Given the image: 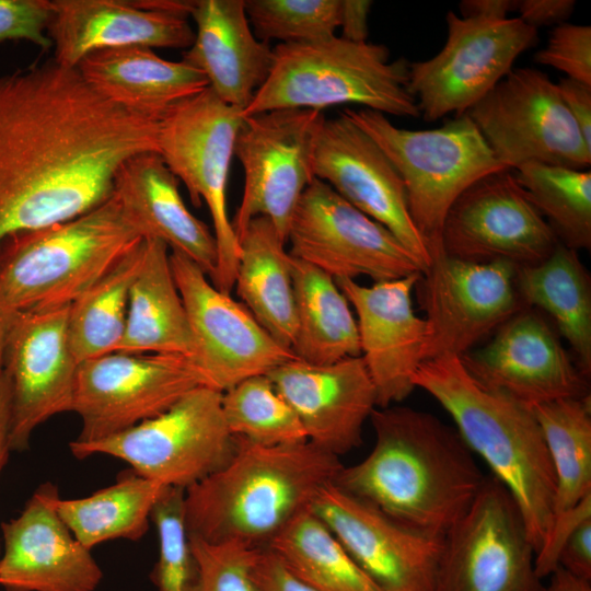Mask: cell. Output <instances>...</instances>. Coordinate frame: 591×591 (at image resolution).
Segmentation results:
<instances>
[{
	"label": "cell",
	"mask_w": 591,
	"mask_h": 591,
	"mask_svg": "<svg viewBox=\"0 0 591 591\" xmlns=\"http://www.w3.org/2000/svg\"><path fill=\"white\" fill-rule=\"evenodd\" d=\"M205 385L187 356L114 351L79 363L71 412L81 421L73 440L91 443L151 419Z\"/></svg>",
	"instance_id": "cell-11"
},
{
	"label": "cell",
	"mask_w": 591,
	"mask_h": 591,
	"mask_svg": "<svg viewBox=\"0 0 591 591\" xmlns=\"http://www.w3.org/2000/svg\"><path fill=\"white\" fill-rule=\"evenodd\" d=\"M50 18V0H0V42L27 40L49 49Z\"/></svg>",
	"instance_id": "cell-44"
},
{
	"label": "cell",
	"mask_w": 591,
	"mask_h": 591,
	"mask_svg": "<svg viewBox=\"0 0 591 591\" xmlns=\"http://www.w3.org/2000/svg\"><path fill=\"white\" fill-rule=\"evenodd\" d=\"M323 112L281 108L243 117L234 157L244 172L240 206L232 220L239 235L257 217L267 218L287 244L290 222L315 178L313 158Z\"/></svg>",
	"instance_id": "cell-12"
},
{
	"label": "cell",
	"mask_w": 591,
	"mask_h": 591,
	"mask_svg": "<svg viewBox=\"0 0 591 591\" xmlns=\"http://www.w3.org/2000/svg\"><path fill=\"white\" fill-rule=\"evenodd\" d=\"M54 60L76 68L89 54L117 47L188 49L192 1L50 0Z\"/></svg>",
	"instance_id": "cell-23"
},
{
	"label": "cell",
	"mask_w": 591,
	"mask_h": 591,
	"mask_svg": "<svg viewBox=\"0 0 591 591\" xmlns=\"http://www.w3.org/2000/svg\"><path fill=\"white\" fill-rule=\"evenodd\" d=\"M146 241L141 239L69 305V340L79 362L117 351L126 328L130 289Z\"/></svg>",
	"instance_id": "cell-35"
},
{
	"label": "cell",
	"mask_w": 591,
	"mask_h": 591,
	"mask_svg": "<svg viewBox=\"0 0 591 591\" xmlns=\"http://www.w3.org/2000/svg\"><path fill=\"white\" fill-rule=\"evenodd\" d=\"M559 95L591 150V86L563 78L557 83Z\"/></svg>",
	"instance_id": "cell-48"
},
{
	"label": "cell",
	"mask_w": 591,
	"mask_h": 591,
	"mask_svg": "<svg viewBox=\"0 0 591 591\" xmlns=\"http://www.w3.org/2000/svg\"><path fill=\"white\" fill-rule=\"evenodd\" d=\"M0 558H1V545H0Z\"/></svg>",
	"instance_id": "cell-55"
},
{
	"label": "cell",
	"mask_w": 591,
	"mask_h": 591,
	"mask_svg": "<svg viewBox=\"0 0 591 591\" xmlns=\"http://www.w3.org/2000/svg\"><path fill=\"white\" fill-rule=\"evenodd\" d=\"M545 591H591V583L558 567L551 575V583Z\"/></svg>",
	"instance_id": "cell-53"
},
{
	"label": "cell",
	"mask_w": 591,
	"mask_h": 591,
	"mask_svg": "<svg viewBox=\"0 0 591 591\" xmlns=\"http://www.w3.org/2000/svg\"><path fill=\"white\" fill-rule=\"evenodd\" d=\"M535 552L508 489L485 477L447 533L432 591H545Z\"/></svg>",
	"instance_id": "cell-14"
},
{
	"label": "cell",
	"mask_w": 591,
	"mask_h": 591,
	"mask_svg": "<svg viewBox=\"0 0 591 591\" xmlns=\"http://www.w3.org/2000/svg\"><path fill=\"white\" fill-rule=\"evenodd\" d=\"M375 441L333 482L399 523L444 538L464 515L485 476L456 428L405 406L376 407Z\"/></svg>",
	"instance_id": "cell-2"
},
{
	"label": "cell",
	"mask_w": 591,
	"mask_h": 591,
	"mask_svg": "<svg viewBox=\"0 0 591 591\" xmlns=\"http://www.w3.org/2000/svg\"><path fill=\"white\" fill-rule=\"evenodd\" d=\"M534 61L564 72L569 79L591 86V27L565 22L549 32Z\"/></svg>",
	"instance_id": "cell-43"
},
{
	"label": "cell",
	"mask_w": 591,
	"mask_h": 591,
	"mask_svg": "<svg viewBox=\"0 0 591 591\" xmlns=\"http://www.w3.org/2000/svg\"><path fill=\"white\" fill-rule=\"evenodd\" d=\"M558 567L591 580V519L582 522L569 536L561 548Z\"/></svg>",
	"instance_id": "cell-47"
},
{
	"label": "cell",
	"mask_w": 591,
	"mask_h": 591,
	"mask_svg": "<svg viewBox=\"0 0 591 591\" xmlns=\"http://www.w3.org/2000/svg\"><path fill=\"white\" fill-rule=\"evenodd\" d=\"M466 114L509 170L526 163L589 170L591 150L556 83L538 69L512 68Z\"/></svg>",
	"instance_id": "cell-10"
},
{
	"label": "cell",
	"mask_w": 591,
	"mask_h": 591,
	"mask_svg": "<svg viewBox=\"0 0 591 591\" xmlns=\"http://www.w3.org/2000/svg\"><path fill=\"white\" fill-rule=\"evenodd\" d=\"M519 0H463L459 4L462 18L503 20L517 11Z\"/></svg>",
	"instance_id": "cell-52"
},
{
	"label": "cell",
	"mask_w": 591,
	"mask_h": 591,
	"mask_svg": "<svg viewBox=\"0 0 591 591\" xmlns=\"http://www.w3.org/2000/svg\"><path fill=\"white\" fill-rule=\"evenodd\" d=\"M313 174L387 228L424 270L429 266L430 250L410 218L401 176L380 147L343 113L324 120L315 144Z\"/></svg>",
	"instance_id": "cell-22"
},
{
	"label": "cell",
	"mask_w": 591,
	"mask_h": 591,
	"mask_svg": "<svg viewBox=\"0 0 591 591\" xmlns=\"http://www.w3.org/2000/svg\"><path fill=\"white\" fill-rule=\"evenodd\" d=\"M588 519H591V494L573 507L555 514L546 542L535 554V571L538 578L548 577L558 568L561 548L572 532Z\"/></svg>",
	"instance_id": "cell-45"
},
{
	"label": "cell",
	"mask_w": 591,
	"mask_h": 591,
	"mask_svg": "<svg viewBox=\"0 0 591 591\" xmlns=\"http://www.w3.org/2000/svg\"><path fill=\"white\" fill-rule=\"evenodd\" d=\"M69 305L16 313L3 370L11 387V449H28L35 429L71 412L79 361L69 340Z\"/></svg>",
	"instance_id": "cell-20"
},
{
	"label": "cell",
	"mask_w": 591,
	"mask_h": 591,
	"mask_svg": "<svg viewBox=\"0 0 591 591\" xmlns=\"http://www.w3.org/2000/svg\"><path fill=\"white\" fill-rule=\"evenodd\" d=\"M413 383L444 408L471 451L511 494L537 554L555 517L556 478L531 408L484 387L459 357L420 363Z\"/></svg>",
	"instance_id": "cell-4"
},
{
	"label": "cell",
	"mask_w": 591,
	"mask_h": 591,
	"mask_svg": "<svg viewBox=\"0 0 591 591\" xmlns=\"http://www.w3.org/2000/svg\"><path fill=\"white\" fill-rule=\"evenodd\" d=\"M445 21L441 50L408 66L407 90L426 121L465 114L537 42V30L519 18H462L449 11Z\"/></svg>",
	"instance_id": "cell-13"
},
{
	"label": "cell",
	"mask_w": 591,
	"mask_h": 591,
	"mask_svg": "<svg viewBox=\"0 0 591 591\" xmlns=\"http://www.w3.org/2000/svg\"><path fill=\"white\" fill-rule=\"evenodd\" d=\"M170 264L195 341L194 361L206 386L223 393L296 358L242 302L217 289L189 257L172 251Z\"/></svg>",
	"instance_id": "cell-17"
},
{
	"label": "cell",
	"mask_w": 591,
	"mask_h": 591,
	"mask_svg": "<svg viewBox=\"0 0 591 591\" xmlns=\"http://www.w3.org/2000/svg\"><path fill=\"white\" fill-rule=\"evenodd\" d=\"M12 404L11 387L4 370L0 371V475L11 449Z\"/></svg>",
	"instance_id": "cell-51"
},
{
	"label": "cell",
	"mask_w": 591,
	"mask_h": 591,
	"mask_svg": "<svg viewBox=\"0 0 591 591\" xmlns=\"http://www.w3.org/2000/svg\"><path fill=\"white\" fill-rule=\"evenodd\" d=\"M165 486L125 474L91 496L61 499L55 507L74 537L88 549L107 541H139L148 531L152 509Z\"/></svg>",
	"instance_id": "cell-34"
},
{
	"label": "cell",
	"mask_w": 591,
	"mask_h": 591,
	"mask_svg": "<svg viewBox=\"0 0 591 591\" xmlns=\"http://www.w3.org/2000/svg\"><path fill=\"white\" fill-rule=\"evenodd\" d=\"M76 68L106 100L158 121L173 105L209 86L198 69L142 46L96 50Z\"/></svg>",
	"instance_id": "cell-29"
},
{
	"label": "cell",
	"mask_w": 591,
	"mask_h": 591,
	"mask_svg": "<svg viewBox=\"0 0 591 591\" xmlns=\"http://www.w3.org/2000/svg\"><path fill=\"white\" fill-rule=\"evenodd\" d=\"M178 182L159 152H142L118 169L113 196L141 239L159 240L186 255L210 279L218 259L216 239L186 207Z\"/></svg>",
	"instance_id": "cell-27"
},
{
	"label": "cell",
	"mask_w": 591,
	"mask_h": 591,
	"mask_svg": "<svg viewBox=\"0 0 591 591\" xmlns=\"http://www.w3.org/2000/svg\"><path fill=\"white\" fill-rule=\"evenodd\" d=\"M372 1L340 0V37L352 43L368 42V19Z\"/></svg>",
	"instance_id": "cell-50"
},
{
	"label": "cell",
	"mask_w": 591,
	"mask_h": 591,
	"mask_svg": "<svg viewBox=\"0 0 591 591\" xmlns=\"http://www.w3.org/2000/svg\"><path fill=\"white\" fill-rule=\"evenodd\" d=\"M256 591H315L299 579L268 547L260 548L253 569Z\"/></svg>",
	"instance_id": "cell-46"
},
{
	"label": "cell",
	"mask_w": 591,
	"mask_h": 591,
	"mask_svg": "<svg viewBox=\"0 0 591 591\" xmlns=\"http://www.w3.org/2000/svg\"><path fill=\"white\" fill-rule=\"evenodd\" d=\"M408 66L405 58L391 61L385 45L337 35L278 44L270 73L242 116L358 104L384 115L417 118L419 108L407 90Z\"/></svg>",
	"instance_id": "cell-6"
},
{
	"label": "cell",
	"mask_w": 591,
	"mask_h": 591,
	"mask_svg": "<svg viewBox=\"0 0 591 591\" xmlns=\"http://www.w3.org/2000/svg\"><path fill=\"white\" fill-rule=\"evenodd\" d=\"M239 245L234 281L239 298L278 343L291 349L297 318L292 257L286 242L267 218L257 217L239 235Z\"/></svg>",
	"instance_id": "cell-31"
},
{
	"label": "cell",
	"mask_w": 591,
	"mask_h": 591,
	"mask_svg": "<svg viewBox=\"0 0 591 591\" xmlns=\"http://www.w3.org/2000/svg\"><path fill=\"white\" fill-rule=\"evenodd\" d=\"M553 464L555 514L591 494V399L561 398L531 407Z\"/></svg>",
	"instance_id": "cell-37"
},
{
	"label": "cell",
	"mask_w": 591,
	"mask_h": 591,
	"mask_svg": "<svg viewBox=\"0 0 591 591\" xmlns=\"http://www.w3.org/2000/svg\"><path fill=\"white\" fill-rule=\"evenodd\" d=\"M440 242L451 257L517 268L543 262L559 243L509 169L479 178L455 199Z\"/></svg>",
	"instance_id": "cell-18"
},
{
	"label": "cell",
	"mask_w": 591,
	"mask_h": 591,
	"mask_svg": "<svg viewBox=\"0 0 591 591\" xmlns=\"http://www.w3.org/2000/svg\"><path fill=\"white\" fill-rule=\"evenodd\" d=\"M267 547L315 591H381L311 508Z\"/></svg>",
	"instance_id": "cell-36"
},
{
	"label": "cell",
	"mask_w": 591,
	"mask_h": 591,
	"mask_svg": "<svg viewBox=\"0 0 591 591\" xmlns=\"http://www.w3.org/2000/svg\"><path fill=\"white\" fill-rule=\"evenodd\" d=\"M189 16L195 38L182 61L201 71L221 101L243 112L270 73L274 49L253 33L244 0L192 1Z\"/></svg>",
	"instance_id": "cell-28"
},
{
	"label": "cell",
	"mask_w": 591,
	"mask_h": 591,
	"mask_svg": "<svg viewBox=\"0 0 591 591\" xmlns=\"http://www.w3.org/2000/svg\"><path fill=\"white\" fill-rule=\"evenodd\" d=\"M141 240L115 197L0 243V301L15 312L70 305Z\"/></svg>",
	"instance_id": "cell-5"
},
{
	"label": "cell",
	"mask_w": 591,
	"mask_h": 591,
	"mask_svg": "<svg viewBox=\"0 0 591 591\" xmlns=\"http://www.w3.org/2000/svg\"><path fill=\"white\" fill-rule=\"evenodd\" d=\"M16 313L0 301V371L3 370L4 354L10 329Z\"/></svg>",
	"instance_id": "cell-54"
},
{
	"label": "cell",
	"mask_w": 591,
	"mask_h": 591,
	"mask_svg": "<svg viewBox=\"0 0 591 591\" xmlns=\"http://www.w3.org/2000/svg\"><path fill=\"white\" fill-rule=\"evenodd\" d=\"M73 456L105 454L134 473L165 487L187 489L220 470L236 439L222 412V392L200 385L167 408L121 433L91 442H70Z\"/></svg>",
	"instance_id": "cell-9"
},
{
	"label": "cell",
	"mask_w": 591,
	"mask_h": 591,
	"mask_svg": "<svg viewBox=\"0 0 591 591\" xmlns=\"http://www.w3.org/2000/svg\"><path fill=\"white\" fill-rule=\"evenodd\" d=\"M225 424L234 437L262 445L306 441L290 405L267 374L248 378L222 393Z\"/></svg>",
	"instance_id": "cell-39"
},
{
	"label": "cell",
	"mask_w": 591,
	"mask_h": 591,
	"mask_svg": "<svg viewBox=\"0 0 591 591\" xmlns=\"http://www.w3.org/2000/svg\"><path fill=\"white\" fill-rule=\"evenodd\" d=\"M484 387L525 407L590 395L589 383L548 323L523 308L493 339L461 358Z\"/></svg>",
	"instance_id": "cell-21"
},
{
	"label": "cell",
	"mask_w": 591,
	"mask_h": 591,
	"mask_svg": "<svg viewBox=\"0 0 591 591\" xmlns=\"http://www.w3.org/2000/svg\"><path fill=\"white\" fill-rule=\"evenodd\" d=\"M58 488L42 484L15 518L1 524L4 591H94L101 567L58 514Z\"/></svg>",
	"instance_id": "cell-25"
},
{
	"label": "cell",
	"mask_w": 591,
	"mask_h": 591,
	"mask_svg": "<svg viewBox=\"0 0 591 591\" xmlns=\"http://www.w3.org/2000/svg\"><path fill=\"white\" fill-rule=\"evenodd\" d=\"M255 36L265 43H306L336 35L340 0H244Z\"/></svg>",
	"instance_id": "cell-40"
},
{
	"label": "cell",
	"mask_w": 591,
	"mask_h": 591,
	"mask_svg": "<svg viewBox=\"0 0 591 591\" xmlns=\"http://www.w3.org/2000/svg\"><path fill=\"white\" fill-rule=\"evenodd\" d=\"M299 418L308 441L336 456L358 448L376 408V392L361 356L331 364L291 359L267 373Z\"/></svg>",
	"instance_id": "cell-26"
},
{
	"label": "cell",
	"mask_w": 591,
	"mask_h": 591,
	"mask_svg": "<svg viewBox=\"0 0 591 591\" xmlns=\"http://www.w3.org/2000/svg\"><path fill=\"white\" fill-rule=\"evenodd\" d=\"M575 0H521L517 11L519 19L526 25L537 30L541 26L559 25L572 14Z\"/></svg>",
	"instance_id": "cell-49"
},
{
	"label": "cell",
	"mask_w": 591,
	"mask_h": 591,
	"mask_svg": "<svg viewBox=\"0 0 591 591\" xmlns=\"http://www.w3.org/2000/svg\"><path fill=\"white\" fill-rule=\"evenodd\" d=\"M159 121L54 59L0 77V243L109 199L121 164L159 152Z\"/></svg>",
	"instance_id": "cell-1"
},
{
	"label": "cell",
	"mask_w": 591,
	"mask_h": 591,
	"mask_svg": "<svg viewBox=\"0 0 591 591\" xmlns=\"http://www.w3.org/2000/svg\"><path fill=\"white\" fill-rule=\"evenodd\" d=\"M420 274L371 286L335 280L356 311L361 358L380 408L402 402L416 389L413 378L428 336V324L415 313L412 299Z\"/></svg>",
	"instance_id": "cell-24"
},
{
	"label": "cell",
	"mask_w": 591,
	"mask_h": 591,
	"mask_svg": "<svg viewBox=\"0 0 591 591\" xmlns=\"http://www.w3.org/2000/svg\"><path fill=\"white\" fill-rule=\"evenodd\" d=\"M515 270L508 262H468L434 248L414 289L428 324L422 362L461 358L525 308L517 292Z\"/></svg>",
	"instance_id": "cell-16"
},
{
	"label": "cell",
	"mask_w": 591,
	"mask_h": 591,
	"mask_svg": "<svg viewBox=\"0 0 591 591\" xmlns=\"http://www.w3.org/2000/svg\"><path fill=\"white\" fill-rule=\"evenodd\" d=\"M311 510L381 591H432L444 538L399 523L334 483Z\"/></svg>",
	"instance_id": "cell-19"
},
{
	"label": "cell",
	"mask_w": 591,
	"mask_h": 591,
	"mask_svg": "<svg viewBox=\"0 0 591 591\" xmlns=\"http://www.w3.org/2000/svg\"><path fill=\"white\" fill-rule=\"evenodd\" d=\"M231 459L185 490L188 535L265 548L344 466L310 441L262 445L235 437Z\"/></svg>",
	"instance_id": "cell-3"
},
{
	"label": "cell",
	"mask_w": 591,
	"mask_h": 591,
	"mask_svg": "<svg viewBox=\"0 0 591 591\" xmlns=\"http://www.w3.org/2000/svg\"><path fill=\"white\" fill-rule=\"evenodd\" d=\"M515 288L525 308L547 312L570 345L576 364L591 373V282L577 251L560 242L543 262L515 270Z\"/></svg>",
	"instance_id": "cell-32"
},
{
	"label": "cell",
	"mask_w": 591,
	"mask_h": 591,
	"mask_svg": "<svg viewBox=\"0 0 591 591\" xmlns=\"http://www.w3.org/2000/svg\"><path fill=\"white\" fill-rule=\"evenodd\" d=\"M144 255L129 294L126 328L117 351L196 355L188 316L173 277L169 247L144 239Z\"/></svg>",
	"instance_id": "cell-30"
},
{
	"label": "cell",
	"mask_w": 591,
	"mask_h": 591,
	"mask_svg": "<svg viewBox=\"0 0 591 591\" xmlns=\"http://www.w3.org/2000/svg\"><path fill=\"white\" fill-rule=\"evenodd\" d=\"M513 174L561 244L575 251L591 248L590 170L526 163Z\"/></svg>",
	"instance_id": "cell-38"
},
{
	"label": "cell",
	"mask_w": 591,
	"mask_h": 591,
	"mask_svg": "<svg viewBox=\"0 0 591 591\" xmlns=\"http://www.w3.org/2000/svg\"><path fill=\"white\" fill-rule=\"evenodd\" d=\"M159 556L150 579L158 591H197L198 567L185 523V489L164 487L152 512Z\"/></svg>",
	"instance_id": "cell-41"
},
{
	"label": "cell",
	"mask_w": 591,
	"mask_h": 591,
	"mask_svg": "<svg viewBox=\"0 0 591 591\" xmlns=\"http://www.w3.org/2000/svg\"><path fill=\"white\" fill-rule=\"evenodd\" d=\"M188 536L198 567L197 591H256L253 569L260 548Z\"/></svg>",
	"instance_id": "cell-42"
},
{
	"label": "cell",
	"mask_w": 591,
	"mask_h": 591,
	"mask_svg": "<svg viewBox=\"0 0 591 591\" xmlns=\"http://www.w3.org/2000/svg\"><path fill=\"white\" fill-rule=\"evenodd\" d=\"M341 113L380 147L397 171L410 218L430 254L441 246L443 220L455 199L479 178L507 169L466 113L425 130L398 128L384 114L367 108Z\"/></svg>",
	"instance_id": "cell-7"
},
{
	"label": "cell",
	"mask_w": 591,
	"mask_h": 591,
	"mask_svg": "<svg viewBox=\"0 0 591 591\" xmlns=\"http://www.w3.org/2000/svg\"><path fill=\"white\" fill-rule=\"evenodd\" d=\"M287 242L292 257L335 280L367 276L378 282L424 271L421 263L387 228L317 178L297 205Z\"/></svg>",
	"instance_id": "cell-15"
},
{
	"label": "cell",
	"mask_w": 591,
	"mask_h": 591,
	"mask_svg": "<svg viewBox=\"0 0 591 591\" xmlns=\"http://www.w3.org/2000/svg\"><path fill=\"white\" fill-rule=\"evenodd\" d=\"M242 111L208 86L173 105L159 121V153L187 189L194 206L206 204L217 243L210 278L222 292L234 287L240 245L229 217L227 189Z\"/></svg>",
	"instance_id": "cell-8"
},
{
	"label": "cell",
	"mask_w": 591,
	"mask_h": 591,
	"mask_svg": "<svg viewBox=\"0 0 591 591\" xmlns=\"http://www.w3.org/2000/svg\"><path fill=\"white\" fill-rule=\"evenodd\" d=\"M292 280L297 327L291 350L296 358L324 366L361 356L356 318L335 279L292 257Z\"/></svg>",
	"instance_id": "cell-33"
}]
</instances>
